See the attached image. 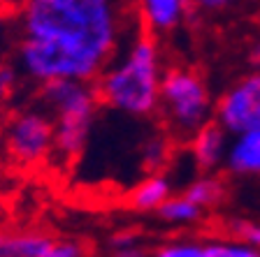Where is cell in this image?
Instances as JSON below:
<instances>
[{"label": "cell", "mask_w": 260, "mask_h": 257, "mask_svg": "<svg viewBox=\"0 0 260 257\" xmlns=\"http://www.w3.org/2000/svg\"><path fill=\"white\" fill-rule=\"evenodd\" d=\"M218 123L228 132H249L260 128V75L239 81L218 102Z\"/></svg>", "instance_id": "obj_6"}, {"label": "cell", "mask_w": 260, "mask_h": 257, "mask_svg": "<svg viewBox=\"0 0 260 257\" xmlns=\"http://www.w3.org/2000/svg\"><path fill=\"white\" fill-rule=\"evenodd\" d=\"M54 236L44 232H0V257H49Z\"/></svg>", "instance_id": "obj_7"}, {"label": "cell", "mask_w": 260, "mask_h": 257, "mask_svg": "<svg viewBox=\"0 0 260 257\" xmlns=\"http://www.w3.org/2000/svg\"><path fill=\"white\" fill-rule=\"evenodd\" d=\"M186 5H200V7H221V0H186Z\"/></svg>", "instance_id": "obj_22"}, {"label": "cell", "mask_w": 260, "mask_h": 257, "mask_svg": "<svg viewBox=\"0 0 260 257\" xmlns=\"http://www.w3.org/2000/svg\"><path fill=\"white\" fill-rule=\"evenodd\" d=\"M223 3H228V0H221V5H223Z\"/></svg>", "instance_id": "obj_23"}, {"label": "cell", "mask_w": 260, "mask_h": 257, "mask_svg": "<svg viewBox=\"0 0 260 257\" xmlns=\"http://www.w3.org/2000/svg\"><path fill=\"white\" fill-rule=\"evenodd\" d=\"M156 211L165 220H195L200 215L202 206H198L186 195H181V197H168Z\"/></svg>", "instance_id": "obj_13"}, {"label": "cell", "mask_w": 260, "mask_h": 257, "mask_svg": "<svg viewBox=\"0 0 260 257\" xmlns=\"http://www.w3.org/2000/svg\"><path fill=\"white\" fill-rule=\"evenodd\" d=\"M168 156H170V144L168 141L162 139V137L151 139L144 146V153H142V158H144V169L146 171L160 169V167L168 162Z\"/></svg>", "instance_id": "obj_14"}, {"label": "cell", "mask_w": 260, "mask_h": 257, "mask_svg": "<svg viewBox=\"0 0 260 257\" xmlns=\"http://www.w3.org/2000/svg\"><path fill=\"white\" fill-rule=\"evenodd\" d=\"M5 149L19 165H38L54 151V121L44 109H23L7 121Z\"/></svg>", "instance_id": "obj_5"}, {"label": "cell", "mask_w": 260, "mask_h": 257, "mask_svg": "<svg viewBox=\"0 0 260 257\" xmlns=\"http://www.w3.org/2000/svg\"><path fill=\"white\" fill-rule=\"evenodd\" d=\"M49 257H86V246L75 239H54Z\"/></svg>", "instance_id": "obj_16"}, {"label": "cell", "mask_w": 260, "mask_h": 257, "mask_svg": "<svg viewBox=\"0 0 260 257\" xmlns=\"http://www.w3.org/2000/svg\"><path fill=\"white\" fill-rule=\"evenodd\" d=\"M19 88V70L12 63H0V107L14 97Z\"/></svg>", "instance_id": "obj_15"}, {"label": "cell", "mask_w": 260, "mask_h": 257, "mask_svg": "<svg viewBox=\"0 0 260 257\" xmlns=\"http://www.w3.org/2000/svg\"><path fill=\"white\" fill-rule=\"evenodd\" d=\"M228 165L237 174H260V128L242 132L228 156Z\"/></svg>", "instance_id": "obj_10"}, {"label": "cell", "mask_w": 260, "mask_h": 257, "mask_svg": "<svg viewBox=\"0 0 260 257\" xmlns=\"http://www.w3.org/2000/svg\"><path fill=\"white\" fill-rule=\"evenodd\" d=\"M223 137H225V130H223V125L218 121H209V123H205L193 134V144H190L193 149L190 151H193L198 169L207 171L221 160Z\"/></svg>", "instance_id": "obj_8"}, {"label": "cell", "mask_w": 260, "mask_h": 257, "mask_svg": "<svg viewBox=\"0 0 260 257\" xmlns=\"http://www.w3.org/2000/svg\"><path fill=\"white\" fill-rule=\"evenodd\" d=\"M168 197H170V183L162 176H149L130 190L128 204L130 209L135 211H151L158 209Z\"/></svg>", "instance_id": "obj_11"}, {"label": "cell", "mask_w": 260, "mask_h": 257, "mask_svg": "<svg viewBox=\"0 0 260 257\" xmlns=\"http://www.w3.org/2000/svg\"><path fill=\"white\" fill-rule=\"evenodd\" d=\"M186 0H140V21L151 30H172L186 12Z\"/></svg>", "instance_id": "obj_9"}, {"label": "cell", "mask_w": 260, "mask_h": 257, "mask_svg": "<svg viewBox=\"0 0 260 257\" xmlns=\"http://www.w3.org/2000/svg\"><path fill=\"white\" fill-rule=\"evenodd\" d=\"M202 257H230V246H221V243L205 246L202 248Z\"/></svg>", "instance_id": "obj_19"}, {"label": "cell", "mask_w": 260, "mask_h": 257, "mask_svg": "<svg viewBox=\"0 0 260 257\" xmlns=\"http://www.w3.org/2000/svg\"><path fill=\"white\" fill-rule=\"evenodd\" d=\"M100 104L125 112L133 116L151 114L158 107L160 75H158V49L153 30L140 21L135 40L119 63H109L93 81Z\"/></svg>", "instance_id": "obj_2"}, {"label": "cell", "mask_w": 260, "mask_h": 257, "mask_svg": "<svg viewBox=\"0 0 260 257\" xmlns=\"http://www.w3.org/2000/svg\"><path fill=\"white\" fill-rule=\"evenodd\" d=\"M186 197H188L190 202H195L198 206H211V204H216L223 199V183L211 176L198 178L195 183L188 186Z\"/></svg>", "instance_id": "obj_12"}, {"label": "cell", "mask_w": 260, "mask_h": 257, "mask_svg": "<svg viewBox=\"0 0 260 257\" xmlns=\"http://www.w3.org/2000/svg\"><path fill=\"white\" fill-rule=\"evenodd\" d=\"M230 257H260L251 246H230Z\"/></svg>", "instance_id": "obj_21"}, {"label": "cell", "mask_w": 260, "mask_h": 257, "mask_svg": "<svg viewBox=\"0 0 260 257\" xmlns=\"http://www.w3.org/2000/svg\"><path fill=\"white\" fill-rule=\"evenodd\" d=\"M158 104L170 123V132L195 134L207 123L209 93L200 77L190 70H170L160 79Z\"/></svg>", "instance_id": "obj_4"}, {"label": "cell", "mask_w": 260, "mask_h": 257, "mask_svg": "<svg viewBox=\"0 0 260 257\" xmlns=\"http://www.w3.org/2000/svg\"><path fill=\"white\" fill-rule=\"evenodd\" d=\"M128 21L123 0H19L16 70L32 84L95 81Z\"/></svg>", "instance_id": "obj_1"}, {"label": "cell", "mask_w": 260, "mask_h": 257, "mask_svg": "<svg viewBox=\"0 0 260 257\" xmlns=\"http://www.w3.org/2000/svg\"><path fill=\"white\" fill-rule=\"evenodd\" d=\"M156 257H202V246H165L156 252Z\"/></svg>", "instance_id": "obj_18"}, {"label": "cell", "mask_w": 260, "mask_h": 257, "mask_svg": "<svg viewBox=\"0 0 260 257\" xmlns=\"http://www.w3.org/2000/svg\"><path fill=\"white\" fill-rule=\"evenodd\" d=\"M114 257H144V250H142L137 243H133V246H123V248H116V252H114Z\"/></svg>", "instance_id": "obj_20"}, {"label": "cell", "mask_w": 260, "mask_h": 257, "mask_svg": "<svg viewBox=\"0 0 260 257\" xmlns=\"http://www.w3.org/2000/svg\"><path fill=\"white\" fill-rule=\"evenodd\" d=\"M230 230H233L242 241L260 246V225H255V223H244V220H239V223H233Z\"/></svg>", "instance_id": "obj_17"}, {"label": "cell", "mask_w": 260, "mask_h": 257, "mask_svg": "<svg viewBox=\"0 0 260 257\" xmlns=\"http://www.w3.org/2000/svg\"><path fill=\"white\" fill-rule=\"evenodd\" d=\"M38 100L54 121V151L60 160H75L84 151L100 104L93 81L54 79L38 86Z\"/></svg>", "instance_id": "obj_3"}]
</instances>
